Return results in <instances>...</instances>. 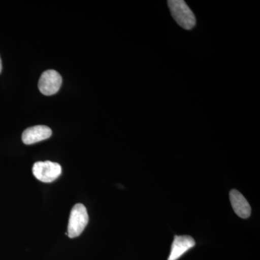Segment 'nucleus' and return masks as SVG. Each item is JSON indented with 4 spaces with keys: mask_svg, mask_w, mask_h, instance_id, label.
<instances>
[{
    "mask_svg": "<svg viewBox=\"0 0 260 260\" xmlns=\"http://www.w3.org/2000/svg\"><path fill=\"white\" fill-rule=\"evenodd\" d=\"M62 83V78L55 70L44 72L39 81V89L45 95H54L59 91Z\"/></svg>",
    "mask_w": 260,
    "mask_h": 260,
    "instance_id": "4",
    "label": "nucleus"
},
{
    "mask_svg": "<svg viewBox=\"0 0 260 260\" xmlns=\"http://www.w3.org/2000/svg\"><path fill=\"white\" fill-rule=\"evenodd\" d=\"M169 10L175 21L185 30H191L196 25L194 13L183 0L168 1Z\"/></svg>",
    "mask_w": 260,
    "mask_h": 260,
    "instance_id": "1",
    "label": "nucleus"
},
{
    "mask_svg": "<svg viewBox=\"0 0 260 260\" xmlns=\"http://www.w3.org/2000/svg\"><path fill=\"white\" fill-rule=\"evenodd\" d=\"M230 200L233 209L238 216L243 219H246L250 216V205L242 193L236 189H233L230 192Z\"/></svg>",
    "mask_w": 260,
    "mask_h": 260,
    "instance_id": "7",
    "label": "nucleus"
},
{
    "mask_svg": "<svg viewBox=\"0 0 260 260\" xmlns=\"http://www.w3.org/2000/svg\"><path fill=\"white\" fill-rule=\"evenodd\" d=\"M2 68H3V65H2L1 58H0V73H1L2 72Z\"/></svg>",
    "mask_w": 260,
    "mask_h": 260,
    "instance_id": "8",
    "label": "nucleus"
},
{
    "mask_svg": "<svg viewBox=\"0 0 260 260\" xmlns=\"http://www.w3.org/2000/svg\"><path fill=\"white\" fill-rule=\"evenodd\" d=\"M52 132L49 126L37 125L29 127L23 132L22 140L24 144L32 145L50 138Z\"/></svg>",
    "mask_w": 260,
    "mask_h": 260,
    "instance_id": "5",
    "label": "nucleus"
},
{
    "mask_svg": "<svg viewBox=\"0 0 260 260\" xmlns=\"http://www.w3.org/2000/svg\"><path fill=\"white\" fill-rule=\"evenodd\" d=\"M32 174L39 181L50 183L55 181L61 174V167L57 162L39 161L32 167Z\"/></svg>",
    "mask_w": 260,
    "mask_h": 260,
    "instance_id": "3",
    "label": "nucleus"
},
{
    "mask_svg": "<svg viewBox=\"0 0 260 260\" xmlns=\"http://www.w3.org/2000/svg\"><path fill=\"white\" fill-rule=\"evenodd\" d=\"M89 217L86 208L83 204H77L70 213L68 223V237L73 239L79 237L88 225Z\"/></svg>",
    "mask_w": 260,
    "mask_h": 260,
    "instance_id": "2",
    "label": "nucleus"
},
{
    "mask_svg": "<svg viewBox=\"0 0 260 260\" xmlns=\"http://www.w3.org/2000/svg\"><path fill=\"white\" fill-rule=\"evenodd\" d=\"M194 246L195 241L192 237L189 236H175L168 260H177Z\"/></svg>",
    "mask_w": 260,
    "mask_h": 260,
    "instance_id": "6",
    "label": "nucleus"
}]
</instances>
